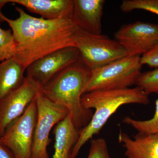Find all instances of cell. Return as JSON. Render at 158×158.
<instances>
[{"label": "cell", "mask_w": 158, "mask_h": 158, "mask_svg": "<svg viewBox=\"0 0 158 158\" xmlns=\"http://www.w3.org/2000/svg\"><path fill=\"white\" fill-rule=\"evenodd\" d=\"M15 19L0 12V21L6 22L11 28L16 43L14 58L27 68L46 55L69 47H76L78 27L71 19L49 20L31 16L20 7Z\"/></svg>", "instance_id": "cell-1"}, {"label": "cell", "mask_w": 158, "mask_h": 158, "mask_svg": "<svg viewBox=\"0 0 158 158\" xmlns=\"http://www.w3.org/2000/svg\"><path fill=\"white\" fill-rule=\"evenodd\" d=\"M90 71L78 60L62 69L41 90L46 98L67 108L79 130L88 125L93 115L91 110L83 107L81 102Z\"/></svg>", "instance_id": "cell-2"}, {"label": "cell", "mask_w": 158, "mask_h": 158, "mask_svg": "<svg viewBox=\"0 0 158 158\" xmlns=\"http://www.w3.org/2000/svg\"><path fill=\"white\" fill-rule=\"evenodd\" d=\"M149 95L138 87L96 90L83 94L81 99L83 107L88 110L94 109L95 113L88 125L80 131L78 139L70 158H76L82 147L99 132L109 118L120 106L130 104L148 105Z\"/></svg>", "instance_id": "cell-3"}, {"label": "cell", "mask_w": 158, "mask_h": 158, "mask_svg": "<svg viewBox=\"0 0 158 158\" xmlns=\"http://www.w3.org/2000/svg\"><path fill=\"white\" fill-rule=\"evenodd\" d=\"M141 56H129L90 71L84 94L96 90L129 88L141 73Z\"/></svg>", "instance_id": "cell-4"}, {"label": "cell", "mask_w": 158, "mask_h": 158, "mask_svg": "<svg viewBox=\"0 0 158 158\" xmlns=\"http://www.w3.org/2000/svg\"><path fill=\"white\" fill-rule=\"evenodd\" d=\"M75 42L79 52V61L90 70L128 56L116 40L102 34H91L79 27Z\"/></svg>", "instance_id": "cell-5"}, {"label": "cell", "mask_w": 158, "mask_h": 158, "mask_svg": "<svg viewBox=\"0 0 158 158\" xmlns=\"http://www.w3.org/2000/svg\"><path fill=\"white\" fill-rule=\"evenodd\" d=\"M37 119L34 129L31 158H49L47 148L54 126L69 114L67 108L51 101L40 92L36 98Z\"/></svg>", "instance_id": "cell-6"}, {"label": "cell", "mask_w": 158, "mask_h": 158, "mask_svg": "<svg viewBox=\"0 0 158 158\" xmlns=\"http://www.w3.org/2000/svg\"><path fill=\"white\" fill-rule=\"evenodd\" d=\"M37 113L35 99L0 137L1 142L10 150L14 158H31Z\"/></svg>", "instance_id": "cell-7"}, {"label": "cell", "mask_w": 158, "mask_h": 158, "mask_svg": "<svg viewBox=\"0 0 158 158\" xmlns=\"http://www.w3.org/2000/svg\"><path fill=\"white\" fill-rule=\"evenodd\" d=\"M76 47L60 49L37 59L26 68V77L42 89L65 67L79 60Z\"/></svg>", "instance_id": "cell-8"}, {"label": "cell", "mask_w": 158, "mask_h": 158, "mask_svg": "<svg viewBox=\"0 0 158 158\" xmlns=\"http://www.w3.org/2000/svg\"><path fill=\"white\" fill-rule=\"evenodd\" d=\"M115 39L129 56H142L158 45V24L138 21L122 27Z\"/></svg>", "instance_id": "cell-9"}, {"label": "cell", "mask_w": 158, "mask_h": 158, "mask_svg": "<svg viewBox=\"0 0 158 158\" xmlns=\"http://www.w3.org/2000/svg\"><path fill=\"white\" fill-rule=\"evenodd\" d=\"M41 89L26 77L22 85L0 103V137L7 127L23 114Z\"/></svg>", "instance_id": "cell-10"}, {"label": "cell", "mask_w": 158, "mask_h": 158, "mask_svg": "<svg viewBox=\"0 0 158 158\" xmlns=\"http://www.w3.org/2000/svg\"><path fill=\"white\" fill-rule=\"evenodd\" d=\"M72 19L80 28L93 34L102 33L105 0H73Z\"/></svg>", "instance_id": "cell-11"}, {"label": "cell", "mask_w": 158, "mask_h": 158, "mask_svg": "<svg viewBox=\"0 0 158 158\" xmlns=\"http://www.w3.org/2000/svg\"><path fill=\"white\" fill-rule=\"evenodd\" d=\"M46 19H72L73 0H8Z\"/></svg>", "instance_id": "cell-12"}, {"label": "cell", "mask_w": 158, "mask_h": 158, "mask_svg": "<svg viewBox=\"0 0 158 158\" xmlns=\"http://www.w3.org/2000/svg\"><path fill=\"white\" fill-rule=\"evenodd\" d=\"M118 140L127 158H158V135L138 133L131 138L120 132Z\"/></svg>", "instance_id": "cell-13"}, {"label": "cell", "mask_w": 158, "mask_h": 158, "mask_svg": "<svg viewBox=\"0 0 158 158\" xmlns=\"http://www.w3.org/2000/svg\"><path fill=\"white\" fill-rule=\"evenodd\" d=\"M80 131L75 127L69 114L55 126L53 132L55 135L53 158H70L72 150L78 139Z\"/></svg>", "instance_id": "cell-14"}, {"label": "cell", "mask_w": 158, "mask_h": 158, "mask_svg": "<svg viewBox=\"0 0 158 158\" xmlns=\"http://www.w3.org/2000/svg\"><path fill=\"white\" fill-rule=\"evenodd\" d=\"M26 68L14 57L0 62V103L22 85Z\"/></svg>", "instance_id": "cell-15"}, {"label": "cell", "mask_w": 158, "mask_h": 158, "mask_svg": "<svg viewBox=\"0 0 158 158\" xmlns=\"http://www.w3.org/2000/svg\"><path fill=\"white\" fill-rule=\"evenodd\" d=\"M155 104V112L153 116L150 119L138 120L127 116L123 119V123L131 127L138 133L158 135V98Z\"/></svg>", "instance_id": "cell-16"}, {"label": "cell", "mask_w": 158, "mask_h": 158, "mask_svg": "<svg viewBox=\"0 0 158 158\" xmlns=\"http://www.w3.org/2000/svg\"><path fill=\"white\" fill-rule=\"evenodd\" d=\"M16 49V43L12 31L0 28V62L14 57Z\"/></svg>", "instance_id": "cell-17"}, {"label": "cell", "mask_w": 158, "mask_h": 158, "mask_svg": "<svg viewBox=\"0 0 158 158\" xmlns=\"http://www.w3.org/2000/svg\"><path fill=\"white\" fill-rule=\"evenodd\" d=\"M135 85L148 94H158V68L141 72Z\"/></svg>", "instance_id": "cell-18"}, {"label": "cell", "mask_w": 158, "mask_h": 158, "mask_svg": "<svg viewBox=\"0 0 158 158\" xmlns=\"http://www.w3.org/2000/svg\"><path fill=\"white\" fill-rule=\"evenodd\" d=\"M120 9L125 13L135 10H143L158 15V0H123Z\"/></svg>", "instance_id": "cell-19"}, {"label": "cell", "mask_w": 158, "mask_h": 158, "mask_svg": "<svg viewBox=\"0 0 158 158\" xmlns=\"http://www.w3.org/2000/svg\"><path fill=\"white\" fill-rule=\"evenodd\" d=\"M89 155L87 158H111L106 141L104 138L91 139Z\"/></svg>", "instance_id": "cell-20"}, {"label": "cell", "mask_w": 158, "mask_h": 158, "mask_svg": "<svg viewBox=\"0 0 158 158\" xmlns=\"http://www.w3.org/2000/svg\"><path fill=\"white\" fill-rule=\"evenodd\" d=\"M142 65H146L152 68H158V45L152 50L141 56Z\"/></svg>", "instance_id": "cell-21"}, {"label": "cell", "mask_w": 158, "mask_h": 158, "mask_svg": "<svg viewBox=\"0 0 158 158\" xmlns=\"http://www.w3.org/2000/svg\"><path fill=\"white\" fill-rule=\"evenodd\" d=\"M0 158H14L10 150L0 141Z\"/></svg>", "instance_id": "cell-22"}, {"label": "cell", "mask_w": 158, "mask_h": 158, "mask_svg": "<svg viewBox=\"0 0 158 158\" xmlns=\"http://www.w3.org/2000/svg\"><path fill=\"white\" fill-rule=\"evenodd\" d=\"M8 3V0H0V12H1V10L3 6H5L6 4Z\"/></svg>", "instance_id": "cell-23"}]
</instances>
